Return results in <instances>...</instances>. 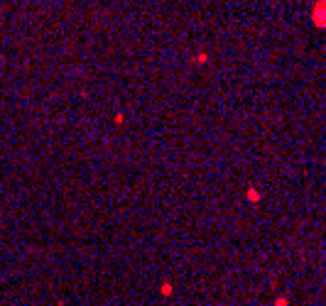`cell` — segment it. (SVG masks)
Masks as SVG:
<instances>
[{
    "mask_svg": "<svg viewBox=\"0 0 326 306\" xmlns=\"http://www.w3.org/2000/svg\"><path fill=\"white\" fill-rule=\"evenodd\" d=\"M314 22L317 25H326V0L314 5Z\"/></svg>",
    "mask_w": 326,
    "mask_h": 306,
    "instance_id": "6da1fadb",
    "label": "cell"
}]
</instances>
